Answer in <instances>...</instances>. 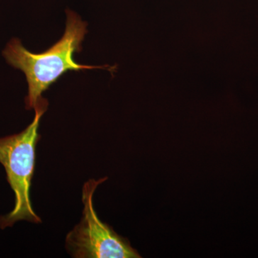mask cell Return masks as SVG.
<instances>
[{
  "mask_svg": "<svg viewBox=\"0 0 258 258\" xmlns=\"http://www.w3.org/2000/svg\"><path fill=\"white\" fill-rule=\"evenodd\" d=\"M86 27L87 25L79 15L67 10L63 36L45 52L39 54L30 52L18 38L8 42L3 51L5 58L10 66L23 71L28 81L26 109L35 108L42 98V93L66 73L108 68V66H84L75 60V54L81 51V43L87 33Z\"/></svg>",
  "mask_w": 258,
  "mask_h": 258,
  "instance_id": "6da1fadb",
  "label": "cell"
},
{
  "mask_svg": "<svg viewBox=\"0 0 258 258\" xmlns=\"http://www.w3.org/2000/svg\"><path fill=\"white\" fill-rule=\"evenodd\" d=\"M48 101L42 98L36 106L31 123L20 133L0 138V163L7 179L14 191L15 207L10 213L0 216V228L13 227L19 221L41 223V218L32 208L30 188L35 173L36 147L40 139L38 128Z\"/></svg>",
  "mask_w": 258,
  "mask_h": 258,
  "instance_id": "7a4b0ae2",
  "label": "cell"
},
{
  "mask_svg": "<svg viewBox=\"0 0 258 258\" xmlns=\"http://www.w3.org/2000/svg\"><path fill=\"white\" fill-rule=\"evenodd\" d=\"M107 179L108 177L91 179L83 185L82 217L66 236V248L74 258L142 257L128 239L117 234L97 215L93 195L98 186Z\"/></svg>",
  "mask_w": 258,
  "mask_h": 258,
  "instance_id": "3957f363",
  "label": "cell"
}]
</instances>
